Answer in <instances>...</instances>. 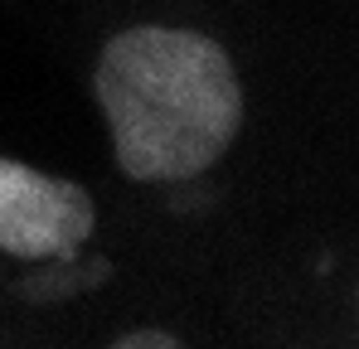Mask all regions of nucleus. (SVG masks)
Masks as SVG:
<instances>
[{
	"label": "nucleus",
	"instance_id": "1",
	"mask_svg": "<svg viewBox=\"0 0 359 349\" xmlns=\"http://www.w3.org/2000/svg\"><path fill=\"white\" fill-rule=\"evenodd\" d=\"M97 102L131 179H189L238 136L243 93L229 54L189 29L141 25L97 58Z\"/></svg>",
	"mask_w": 359,
	"mask_h": 349
},
{
	"label": "nucleus",
	"instance_id": "2",
	"mask_svg": "<svg viewBox=\"0 0 359 349\" xmlns=\"http://www.w3.org/2000/svg\"><path fill=\"white\" fill-rule=\"evenodd\" d=\"M93 233V199L20 160H0V247L15 257H68Z\"/></svg>",
	"mask_w": 359,
	"mask_h": 349
},
{
	"label": "nucleus",
	"instance_id": "3",
	"mask_svg": "<svg viewBox=\"0 0 359 349\" xmlns=\"http://www.w3.org/2000/svg\"><path fill=\"white\" fill-rule=\"evenodd\" d=\"M121 349H131V345H151V349H175L180 340H170V335H131V340H117Z\"/></svg>",
	"mask_w": 359,
	"mask_h": 349
}]
</instances>
